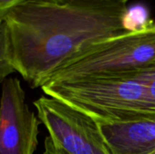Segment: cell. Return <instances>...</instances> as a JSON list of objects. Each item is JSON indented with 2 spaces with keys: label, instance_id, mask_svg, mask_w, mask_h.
Segmentation results:
<instances>
[{
  "label": "cell",
  "instance_id": "6da1fadb",
  "mask_svg": "<svg viewBox=\"0 0 155 154\" xmlns=\"http://www.w3.org/2000/svg\"><path fill=\"white\" fill-rule=\"evenodd\" d=\"M15 71L33 88L95 43L131 30L127 3L28 0L1 17Z\"/></svg>",
  "mask_w": 155,
  "mask_h": 154
},
{
  "label": "cell",
  "instance_id": "7a4b0ae2",
  "mask_svg": "<svg viewBox=\"0 0 155 154\" xmlns=\"http://www.w3.org/2000/svg\"><path fill=\"white\" fill-rule=\"evenodd\" d=\"M87 113L98 123H122L153 119L145 87L136 72L91 76L68 81H45L40 87Z\"/></svg>",
  "mask_w": 155,
  "mask_h": 154
},
{
  "label": "cell",
  "instance_id": "3957f363",
  "mask_svg": "<svg viewBox=\"0 0 155 154\" xmlns=\"http://www.w3.org/2000/svg\"><path fill=\"white\" fill-rule=\"evenodd\" d=\"M154 64L155 23L148 21L139 28L95 43L45 81L119 75L138 72Z\"/></svg>",
  "mask_w": 155,
  "mask_h": 154
},
{
  "label": "cell",
  "instance_id": "277c9868",
  "mask_svg": "<svg viewBox=\"0 0 155 154\" xmlns=\"http://www.w3.org/2000/svg\"><path fill=\"white\" fill-rule=\"evenodd\" d=\"M34 105L53 143L66 153L112 154L98 123L87 113L50 96H41Z\"/></svg>",
  "mask_w": 155,
  "mask_h": 154
},
{
  "label": "cell",
  "instance_id": "5b68a950",
  "mask_svg": "<svg viewBox=\"0 0 155 154\" xmlns=\"http://www.w3.org/2000/svg\"><path fill=\"white\" fill-rule=\"evenodd\" d=\"M39 123L25 102L20 81L6 79L0 99V154H34Z\"/></svg>",
  "mask_w": 155,
  "mask_h": 154
},
{
  "label": "cell",
  "instance_id": "8992f818",
  "mask_svg": "<svg viewBox=\"0 0 155 154\" xmlns=\"http://www.w3.org/2000/svg\"><path fill=\"white\" fill-rule=\"evenodd\" d=\"M131 126L139 152L149 154L155 151V118L133 121Z\"/></svg>",
  "mask_w": 155,
  "mask_h": 154
},
{
  "label": "cell",
  "instance_id": "52a82bcc",
  "mask_svg": "<svg viewBox=\"0 0 155 154\" xmlns=\"http://www.w3.org/2000/svg\"><path fill=\"white\" fill-rule=\"evenodd\" d=\"M14 72L16 71L13 64L9 34L5 20L0 17V83Z\"/></svg>",
  "mask_w": 155,
  "mask_h": 154
},
{
  "label": "cell",
  "instance_id": "ba28073f",
  "mask_svg": "<svg viewBox=\"0 0 155 154\" xmlns=\"http://www.w3.org/2000/svg\"><path fill=\"white\" fill-rule=\"evenodd\" d=\"M145 87L148 106L155 117V64L136 72Z\"/></svg>",
  "mask_w": 155,
  "mask_h": 154
},
{
  "label": "cell",
  "instance_id": "9c48e42d",
  "mask_svg": "<svg viewBox=\"0 0 155 154\" xmlns=\"http://www.w3.org/2000/svg\"><path fill=\"white\" fill-rule=\"evenodd\" d=\"M28 0H0V17H3L10 10Z\"/></svg>",
  "mask_w": 155,
  "mask_h": 154
},
{
  "label": "cell",
  "instance_id": "30bf717a",
  "mask_svg": "<svg viewBox=\"0 0 155 154\" xmlns=\"http://www.w3.org/2000/svg\"><path fill=\"white\" fill-rule=\"evenodd\" d=\"M44 154H68L64 151L61 150L60 148L56 147L53 142L51 141L50 137L47 136L45 140V151Z\"/></svg>",
  "mask_w": 155,
  "mask_h": 154
},
{
  "label": "cell",
  "instance_id": "8fae6325",
  "mask_svg": "<svg viewBox=\"0 0 155 154\" xmlns=\"http://www.w3.org/2000/svg\"><path fill=\"white\" fill-rule=\"evenodd\" d=\"M52 1H55V2H68V1H74V0H52ZM115 1H121V2L128 3V1H130V0H115Z\"/></svg>",
  "mask_w": 155,
  "mask_h": 154
},
{
  "label": "cell",
  "instance_id": "7c38bea8",
  "mask_svg": "<svg viewBox=\"0 0 155 154\" xmlns=\"http://www.w3.org/2000/svg\"><path fill=\"white\" fill-rule=\"evenodd\" d=\"M149 154H155V151H153V152H151V153H149Z\"/></svg>",
  "mask_w": 155,
  "mask_h": 154
}]
</instances>
